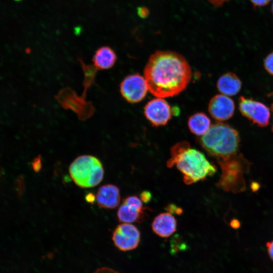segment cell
I'll return each instance as SVG.
<instances>
[{
  "mask_svg": "<svg viewBox=\"0 0 273 273\" xmlns=\"http://www.w3.org/2000/svg\"><path fill=\"white\" fill-rule=\"evenodd\" d=\"M149 90L144 77L139 73L126 76L120 84V92L122 97L130 103L142 101Z\"/></svg>",
  "mask_w": 273,
  "mask_h": 273,
  "instance_id": "obj_5",
  "label": "cell"
},
{
  "mask_svg": "<svg viewBox=\"0 0 273 273\" xmlns=\"http://www.w3.org/2000/svg\"><path fill=\"white\" fill-rule=\"evenodd\" d=\"M266 246L269 257L273 260V241L268 242Z\"/></svg>",
  "mask_w": 273,
  "mask_h": 273,
  "instance_id": "obj_24",
  "label": "cell"
},
{
  "mask_svg": "<svg viewBox=\"0 0 273 273\" xmlns=\"http://www.w3.org/2000/svg\"><path fill=\"white\" fill-rule=\"evenodd\" d=\"M117 60L114 51L109 46L98 48L93 57V62L96 69L106 70L112 68Z\"/></svg>",
  "mask_w": 273,
  "mask_h": 273,
  "instance_id": "obj_13",
  "label": "cell"
},
{
  "mask_svg": "<svg viewBox=\"0 0 273 273\" xmlns=\"http://www.w3.org/2000/svg\"><path fill=\"white\" fill-rule=\"evenodd\" d=\"M112 240L119 250L130 251L139 246L141 233L135 225L129 223H122L119 224L113 232Z\"/></svg>",
  "mask_w": 273,
  "mask_h": 273,
  "instance_id": "obj_7",
  "label": "cell"
},
{
  "mask_svg": "<svg viewBox=\"0 0 273 273\" xmlns=\"http://www.w3.org/2000/svg\"><path fill=\"white\" fill-rule=\"evenodd\" d=\"M123 203L133 206L139 209H144L142 201L140 198L136 196H130L126 198L123 201Z\"/></svg>",
  "mask_w": 273,
  "mask_h": 273,
  "instance_id": "obj_16",
  "label": "cell"
},
{
  "mask_svg": "<svg viewBox=\"0 0 273 273\" xmlns=\"http://www.w3.org/2000/svg\"><path fill=\"white\" fill-rule=\"evenodd\" d=\"M176 226L175 218L168 212L159 214L154 218L152 224L153 231L162 238L170 236L176 231Z\"/></svg>",
  "mask_w": 273,
  "mask_h": 273,
  "instance_id": "obj_11",
  "label": "cell"
},
{
  "mask_svg": "<svg viewBox=\"0 0 273 273\" xmlns=\"http://www.w3.org/2000/svg\"><path fill=\"white\" fill-rule=\"evenodd\" d=\"M264 66L266 71L273 75V52L269 54L265 58Z\"/></svg>",
  "mask_w": 273,
  "mask_h": 273,
  "instance_id": "obj_17",
  "label": "cell"
},
{
  "mask_svg": "<svg viewBox=\"0 0 273 273\" xmlns=\"http://www.w3.org/2000/svg\"><path fill=\"white\" fill-rule=\"evenodd\" d=\"M69 171L75 184L83 188L98 185L104 176V169L101 161L90 155L77 157L70 164Z\"/></svg>",
  "mask_w": 273,
  "mask_h": 273,
  "instance_id": "obj_4",
  "label": "cell"
},
{
  "mask_svg": "<svg viewBox=\"0 0 273 273\" xmlns=\"http://www.w3.org/2000/svg\"><path fill=\"white\" fill-rule=\"evenodd\" d=\"M166 210L170 213L180 214L183 212V210L181 208L177 207L173 204L168 205L166 207Z\"/></svg>",
  "mask_w": 273,
  "mask_h": 273,
  "instance_id": "obj_18",
  "label": "cell"
},
{
  "mask_svg": "<svg viewBox=\"0 0 273 273\" xmlns=\"http://www.w3.org/2000/svg\"><path fill=\"white\" fill-rule=\"evenodd\" d=\"M273 99V93L270 94V95H269ZM271 110L273 112V103L271 104ZM272 131H273V126H272Z\"/></svg>",
  "mask_w": 273,
  "mask_h": 273,
  "instance_id": "obj_26",
  "label": "cell"
},
{
  "mask_svg": "<svg viewBox=\"0 0 273 273\" xmlns=\"http://www.w3.org/2000/svg\"><path fill=\"white\" fill-rule=\"evenodd\" d=\"M94 273H119L109 267H101L97 269Z\"/></svg>",
  "mask_w": 273,
  "mask_h": 273,
  "instance_id": "obj_23",
  "label": "cell"
},
{
  "mask_svg": "<svg viewBox=\"0 0 273 273\" xmlns=\"http://www.w3.org/2000/svg\"><path fill=\"white\" fill-rule=\"evenodd\" d=\"M32 167L34 170L36 172H38L40 170L41 167L40 157H37L34 160L33 162H32Z\"/></svg>",
  "mask_w": 273,
  "mask_h": 273,
  "instance_id": "obj_22",
  "label": "cell"
},
{
  "mask_svg": "<svg viewBox=\"0 0 273 273\" xmlns=\"http://www.w3.org/2000/svg\"><path fill=\"white\" fill-rule=\"evenodd\" d=\"M271 11H272V12L273 13V3H272V6H271Z\"/></svg>",
  "mask_w": 273,
  "mask_h": 273,
  "instance_id": "obj_27",
  "label": "cell"
},
{
  "mask_svg": "<svg viewBox=\"0 0 273 273\" xmlns=\"http://www.w3.org/2000/svg\"><path fill=\"white\" fill-rule=\"evenodd\" d=\"M239 110L243 116L260 127L268 125L270 117L269 109L261 102L241 96Z\"/></svg>",
  "mask_w": 273,
  "mask_h": 273,
  "instance_id": "obj_6",
  "label": "cell"
},
{
  "mask_svg": "<svg viewBox=\"0 0 273 273\" xmlns=\"http://www.w3.org/2000/svg\"><path fill=\"white\" fill-rule=\"evenodd\" d=\"M216 86L221 94L233 96L240 91L242 82L236 74L229 72L219 77L217 81Z\"/></svg>",
  "mask_w": 273,
  "mask_h": 273,
  "instance_id": "obj_12",
  "label": "cell"
},
{
  "mask_svg": "<svg viewBox=\"0 0 273 273\" xmlns=\"http://www.w3.org/2000/svg\"><path fill=\"white\" fill-rule=\"evenodd\" d=\"M96 200L99 206L106 209H114L119 204L120 194L119 189L115 185L107 184L98 190Z\"/></svg>",
  "mask_w": 273,
  "mask_h": 273,
  "instance_id": "obj_10",
  "label": "cell"
},
{
  "mask_svg": "<svg viewBox=\"0 0 273 273\" xmlns=\"http://www.w3.org/2000/svg\"><path fill=\"white\" fill-rule=\"evenodd\" d=\"M199 142L205 150L217 160L221 170L219 179L221 183L234 186L245 181L244 175L248 170L249 164L238 153L240 139L235 129L216 122L201 136Z\"/></svg>",
  "mask_w": 273,
  "mask_h": 273,
  "instance_id": "obj_1",
  "label": "cell"
},
{
  "mask_svg": "<svg viewBox=\"0 0 273 273\" xmlns=\"http://www.w3.org/2000/svg\"><path fill=\"white\" fill-rule=\"evenodd\" d=\"M170 105L162 98L157 97L148 102L144 107V115L155 127L166 125L172 114Z\"/></svg>",
  "mask_w": 273,
  "mask_h": 273,
  "instance_id": "obj_8",
  "label": "cell"
},
{
  "mask_svg": "<svg viewBox=\"0 0 273 273\" xmlns=\"http://www.w3.org/2000/svg\"><path fill=\"white\" fill-rule=\"evenodd\" d=\"M188 125L192 133L201 136L208 130L211 126V120L205 113L198 112L189 117Z\"/></svg>",
  "mask_w": 273,
  "mask_h": 273,
  "instance_id": "obj_14",
  "label": "cell"
},
{
  "mask_svg": "<svg viewBox=\"0 0 273 273\" xmlns=\"http://www.w3.org/2000/svg\"><path fill=\"white\" fill-rule=\"evenodd\" d=\"M235 103L228 96L218 94L213 97L208 104V112L216 120H227L234 115Z\"/></svg>",
  "mask_w": 273,
  "mask_h": 273,
  "instance_id": "obj_9",
  "label": "cell"
},
{
  "mask_svg": "<svg viewBox=\"0 0 273 273\" xmlns=\"http://www.w3.org/2000/svg\"><path fill=\"white\" fill-rule=\"evenodd\" d=\"M175 166L183 175L184 182L191 185L214 174L216 166L211 164L200 151L191 148L187 142H181L173 146L168 167Z\"/></svg>",
  "mask_w": 273,
  "mask_h": 273,
  "instance_id": "obj_3",
  "label": "cell"
},
{
  "mask_svg": "<svg viewBox=\"0 0 273 273\" xmlns=\"http://www.w3.org/2000/svg\"><path fill=\"white\" fill-rule=\"evenodd\" d=\"M140 199L142 202L148 203L152 199V194L148 191H144L140 194Z\"/></svg>",
  "mask_w": 273,
  "mask_h": 273,
  "instance_id": "obj_19",
  "label": "cell"
},
{
  "mask_svg": "<svg viewBox=\"0 0 273 273\" xmlns=\"http://www.w3.org/2000/svg\"><path fill=\"white\" fill-rule=\"evenodd\" d=\"M149 92L156 97L178 95L188 86L192 70L186 58L171 51H157L149 57L144 70Z\"/></svg>",
  "mask_w": 273,
  "mask_h": 273,
  "instance_id": "obj_2",
  "label": "cell"
},
{
  "mask_svg": "<svg viewBox=\"0 0 273 273\" xmlns=\"http://www.w3.org/2000/svg\"><path fill=\"white\" fill-rule=\"evenodd\" d=\"M137 13L139 17L145 18L148 16L149 11L146 8L140 7L138 8Z\"/></svg>",
  "mask_w": 273,
  "mask_h": 273,
  "instance_id": "obj_20",
  "label": "cell"
},
{
  "mask_svg": "<svg viewBox=\"0 0 273 273\" xmlns=\"http://www.w3.org/2000/svg\"><path fill=\"white\" fill-rule=\"evenodd\" d=\"M145 209H139L123 203L117 211L118 219L119 221L124 223L143 221L145 216Z\"/></svg>",
  "mask_w": 273,
  "mask_h": 273,
  "instance_id": "obj_15",
  "label": "cell"
},
{
  "mask_svg": "<svg viewBox=\"0 0 273 273\" xmlns=\"http://www.w3.org/2000/svg\"><path fill=\"white\" fill-rule=\"evenodd\" d=\"M271 0H250L255 7H262L266 5Z\"/></svg>",
  "mask_w": 273,
  "mask_h": 273,
  "instance_id": "obj_21",
  "label": "cell"
},
{
  "mask_svg": "<svg viewBox=\"0 0 273 273\" xmlns=\"http://www.w3.org/2000/svg\"><path fill=\"white\" fill-rule=\"evenodd\" d=\"M85 199L87 202L93 203L96 200V196L92 193H89L86 195Z\"/></svg>",
  "mask_w": 273,
  "mask_h": 273,
  "instance_id": "obj_25",
  "label": "cell"
}]
</instances>
